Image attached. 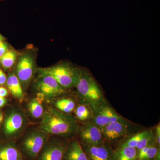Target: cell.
Segmentation results:
<instances>
[{
    "label": "cell",
    "instance_id": "cell-19",
    "mask_svg": "<svg viewBox=\"0 0 160 160\" xmlns=\"http://www.w3.org/2000/svg\"><path fill=\"white\" fill-rule=\"evenodd\" d=\"M151 129H147L144 130V131L137 132L131 136L127 139L123 141L117 146H129L136 148V146L140 140L142 139L150 131Z\"/></svg>",
    "mask_w": 160,
    "mask_h": 160
},
{
    "label": "cell",
    "instance_id": "cell-12",
    "mask_svg": "<svg viewBox=\"0 0 160 160\" xmlns=\"http://www.w3.org/2000/svg\"><path fill=\"white\" fill-rule=\"evenodd\" d=\"M25 123L22 114L17 111H13L8 115L5 120L4 130L7 136H12L18 132Z\"/></svg>",
    "mask_w": 160,
    "mask_h": 160
},
{
    "label": "cell",
    "instance_id": "cell-14",
    "mask_svg": "<svg viewBox=\"0 0 160 160\" xmlns=\"http://www.w3.org/2000/svg\"><path fill=\"white\" fill-rule=\"evenodd\" d=\"M0 160H26L17 144L13 142L0 144Z\"/></svg>",
    "mask_w": 160,
    "mask_h": 160
},
{
    "label": "cell",
    "instance_id": "cell-16",
    "mask_svg": "<svg viewBox=\"0 0 160 160\" xmlns=\"http://www.w3.org/2000/svg\"><path fill=\"white\" fill-rule=\"evenodd\" d=\"M6 82L12 95L18 99H23L24 95L22 86L17 76L14 73H11L7 78Z\"/></svg>",
    "mask_w": 160,
    "mask_h": 160
},
{
    "label": "cell",
    "instance_id": "cell-2",
    "mask_svg": "<svg viewBox=\"0 0 160 160\" xmlns=\"http://www.w3.org/2000/svg\"><path fill=\"white\" fill-rule=\"evenodd\" d=\"M76 87L80 102L89 106L92 112L106 101L97 81L91 72L86 69H82Z\"/></svg>",
    "mask_w": 160,
    "mask_h": 160
},
{
    "label": "cell",
    "instance_id": "cell-25",
    "mask_svg": "<svg viewBox=\"0 0 160 160\" xmlns=\"http://www.w3.org/2000/svg\"><path fill=\"white\" fill-rule=\"evenodd\" d=\"M7 78L5 72L0 69V85H3L5 84L6 82Z\"/></svg>",
    "mask_w": 160,
    "mask_h": 160
},
{
    "label": "cell",
    "instance_id": "cell-17",
    "mask_svg": "<svg viewBox=\"0 0 160 160\" xmlns=\"http://www.w3.org/2000/svg\"><path fill=\"white\" fill-rule=\"evenodd\" d=\"M76 117L83 122L91 121L92 118V111L90 107L87 105L81 103L76 107L74 109Z\"/></svg>",
    "mask_w": 160,
    "mask_h": 160
},
{
    "label": "cell",
    "instance_id": "cell-1",
    "mask_svg": "<svg viewBox=\"0 0 160 160\" xmlns=\"http://www.w3.org/2000/svg\"><path fill=\"white\" fill-rule=\"evenodd\" d=\"M42 117L40 129L47 134L67 138L78 132L79 126L76 118L71 114L49 107L44 112Z\"/></svg>",
    "mask_w": 160,
    "mask_h": 160
},
{
    "label": "cell",
    "instance_id": "cell-3",
    "mask_svg": "<svg viewBox=\"0 0 160 160\" xmlns=\"http://www.w3.org/2000/svg\"><path fill=\"white\" fill-rule=\"evenodd\" d=\"M82 71V69L66 63L39 70L40 73L51 76L61 86L66 89L76 86Z\"/></svg>",
    "mask_w": 160,
    "mask_h": 160
},
{
    "label": "cell",
    "instance_id": "cell-24",
    "mask_svg": "<svg viewBox=\"0 0 160 160\" xmlns=\"http://www.w3.org/2000/svg\"><path fill=\"white\" fill-rule=\"evenodd\" d=\"M8 50V46L5 42L0 43V57L2 56Z\"/></svg>",
    "mask_w": 160,
    "mask_h": 160
},
{
    "label": "cell",
    "instance_id": "cell-13",
    "mask_svg": "<svg viewBox=\"0 0 160 160\" xmlns=\"http://www.w3.org/2000/svg\"><path fill=\"white\" fill-rule=\"evenodd\" d=\"M62 160H88L78 139L72 138L68 141Z\"/></svg>",
    "mask_w": 160,
    "mask_h": 160
},
{
    "label": "cell",
    "instance_id": "cell-9",
    "mask_svg": "<svg viewBox=\"0 0 160 160\" xmlns=\"http://www.w3.org/2000/svg\"><path fill=\"white\" fill-rule=\"evenodd\" d=\"M91 121L99 128L115 121L125 119L117 112L107 101L101 104L92 112Z\"/></svg>",
    "mask_w": 160,
    "mask_h": 160
},
{
    "label": "cell",
    "instance_id": "cell-22",
    "mask_svg": "<svg viewBox=\"0 0 160 160\" xmlns=\"http://www.w3.org/2000/svg\"><path fill=\"white\" fill-rule=\"evenodd\" d=\"M160 150V146L156 142L153 143L148 149L142 160H154L156 155Z\"/></svg>",
    "mask_w": 160,
    "mask_h": 160
},
{
    "label": "cell",
    "instance_id": "cell-8",
    "mask_svg": "<svg viewBox=\"0 0 160 160\" xmlns=\"http://www.w3.org/2000/svg\"><path fill=\"white\" fill-rule=\"evenodd\" d=\"M37 88L44 96L49 98L57 97L66 93L64 88L49 75L40 73L36 83Z\"/></svg>",
    "mask_w": 160,
    "mask_h": 160
},
{
    "label": "cell",
    "instance_id": "cell-28",
    "mask_svg": "<svg viewBox=\"0 0 160 160\" xmlns=\"http://www.w3.org/2000/svg\"><path fill=\"white\" fill-rule=\"evenodd\" d=\"M160 150L158 151V153H157L156 155L155 158L154 160H160Z\"/></svg>",
    "mask_w": 160,
    "mask_h": 160
},
{
    "label": "cell",
    "instance_id": "cell-7",
    "mask_svg": "<svg viewBox=\"0 0 160 160\" xmlns=\"http://www.w3.org/2000/svg\"><path fill=\"white\" fill-rule=\"evenodd\" d=\"M68 141L62 139L48 140L34 160H62Z\"/></svg>",
    "mask_w": 160,
    "mask_h": 160
},
{
    "label": "cell",
    "instance_id": "cell-10",
    "mask_svg": "<svg viewBox=\"0 0 160 160\" xmlns=\"http://www.w3.org/2000/svg\"><path fill=\"white\" fill-rule=\"evenodd\" d=\"M34 69L33 57L29 53L23 54L20 58L16 69L17 76L22 86L26 87L30 82Z\"/></svg>",
    "mask_w": 160,
    "mask_h": 160
},
{
    "label": "cell",
    "instance_id": "cell-20",
    "mask_svg": "<svg viewBox=\"0 0 160 160\" xmlns=\"http://www.w3.org/2000/svg\"><path fill=\"white\" fill-rule=\"evenodd\" d=\"M28 108L30 114L33 118H38L42 117L44 110L39 99H32L28 104Z\"/></svg>",
    "mask_w": 160,
    "mask_h": 160
},
{
    "label": "cell",
    "instance_id": "cell-23",
    "mask_svg": "<svg viewBox=\"0 0 160 160\" xmlns=\"http://www.w3.org/2000/svg\"><path fill=\"white\" fill-rule=\"evenodd\" d=\"M155 135L156 142L158 146H160V125L158 124L155 127L154 131Z\"/></svg>",
    "mask_w": 160,
    "mask_h": 160
},
{
    "label": "cell",
    "instance_id": "cell-5",
    "mask_svg": "<svg viewBox=\"0 0 160 160\" xmlns=\"http://www.w3.org/2000/svg\"><path fill=\"white\" fill-rule=\"evenodd\" d=\"M47 133L42 130L30 132L18 145L20 151L26 160H34L48 141Z\"/></svg>",
    "mask_w": 160,
    "mask_h": 160
},
{
    "label": "cell",
    "instance_id": "cell-15",
    "mask_svg": "<svg viewBox=\"0 0 160 160\" xmlns=\"http://www.w3.org/2000/svg\"><path fill=\"white\" fill-rule=\"evenodd\" d=\"M138 150L129 146H118L112 153V160H138Z\"/></svg>",
    "mask_w": 160,
    "mask_h": 160
},
{
    "label": "cell",
    "instance_id": "cell-21",
    "mask_svg": "<svg viewBox=\"0 0 160 160\" xmlns=\"http://www.w3.org/2000/svg\"><path fill=\"white\" fill-rule=\"evenodd\" d=\"M16 59V52L13 50H8L0 57V63L5 69H9L13 66Z\"/></svg>",
    "mask_w": 160,
    "mask_h": 160
},
{
    "label": "cell",
    "instance_id": "cell-26",
    "mask_svg": "<svg viewBox=\"0 0 160 160\" xmlns=\"http://www.w3.org/2000/svg\"><path fill=\"white\" fill-rule=\"evenodd\" d=\"M8 91L6 88L2 86L0 87V97H6L8 95Z\"/></svg>",
    "mask_w": 160,
    "mask_h": 160
},
{
    "label": "cell",
    "instance_id": "cell-27",
    "mask_svg": "<svg viewBox=\"0 0 160 160\" xmlns=\"http://www.w3.org/2000/svg\"><path fill=\"white\" fill-rule=\"evenodd\" d=\"M6 99L5 98L0 97V108L3 107L6 103Z\"/></svg>",
    "mask_w": 160,
    "mask_h": 160
},
{
    "label": "cell",
    "instance_id": "cell-30",
    "mask_svg": "<svg viewBox=\"0 0 160 160\" xmlns=\"http://www.w3.org/2000/svg\"><path fill=\"white\" fill-rule=\"evenodd\" d=\"M3 42V38L2 35L0 34V43Z\"/></svg>",
    "mask_w": 160,
    "mask_h": 160
},
{
    "label": "cell",
    "instance_id": "cell-4",
    "mask_svg": "<svg viewBox=\"0 0 160 160\" xmlns=\"http://www.w3.org/2000/svg\"><path fill=\"white\" fill-rule=\"evenodd\" d=\"M105 142L110 145L118 146L133 133V124L126 119L115 121L100 128Z\"/></svg>",
    "mask_w": 160,
    "mask_h": 160
},
{
    "label": "cell",
    "instance_id": "cell-6",
    "mask_svg": "<svg viewBox=\"0 0 160 160\" xmlns=\"http://www.w3.org/2000/svg\"><path fill=\"white\" fill-rule=\"evenodd\" d=\"M77 133L79 142L82 146H92L105 142L99 127L91 121L83 123L79 127Z\"/></svg>",
    "mask_w": 160,
    "mask_h": 160
},
{
    "label": "cell",
    "instance_id": "cell-11",
    "mask_svg": "<svg viewBox=\"0 0 160 160\" xmlns=\"http://www.w3.org/2000/svg\"><path fill=\"white\" fill-rule=\"evenodd\" d=\"M88 160H112L113 148L106 142L92 146H82Z\"/></svg>",
    "mask_w": 160,
    "mask_h": 160
},
{
    "label": "cell",
    "instance_id": "cell-29",
    "mask_svg": "<svg viewBox=\"0 0 160 160\" xmlns=\"http://www.w3.org/2000/svg\"><path fill=\"white\" fill-rule=\"evenodd\" d=\"M3 120V116L2 113L0 112V124L2 122Z\"/></svg>",
    "mask_w": 160,
    "mask_h": 160
},
{
    "label": "cell",
    "instance_id": "cell-18",
    "mask_svg": "<svg viewBox=\"0 0 160 160\" xmlns=\"http://www.w3.org/2000/svg\"><path fill=\"white\" fill-rule=\"evenodd\" d=\"M55 106L56 109L64 113H71L76 108V103L72 99L62 98L56 101Z\"/></svg>",
    "mask_w": 160,
    "mask_h": 160
}]
</instances>
